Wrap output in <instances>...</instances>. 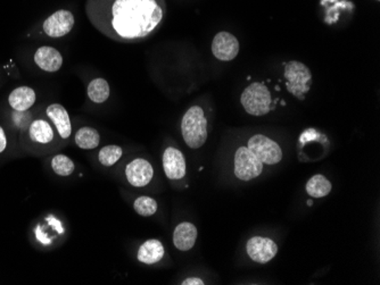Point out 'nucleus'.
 <instances>
[{"label":"nucleus","instance_id":"nucleus-1","mask_svg":"<svg viewBox=\"0 0 380 285\" xmlns=\"http://www.w3.org/2000/svg\"><path fill=\"white\" fill-rule=\"evenodd\" d=\"M84 10L97 31L118 42H139L159 31L166 0H86Z\"/></svg>","mask_w":380,"mask_h":285},{"label":"nucleus","instance_id":"nucleus-2","mask_svg":"<svg viewBox=\"0 0 380 285\" xmlns=\"http://www.w3.org/2000/svg\"><path fill=\"white\" fill-rule=\"evenodd\" d=\"M181 133L189 148L198 149L207 140V120L200 106L188 109L181 121Z\"/></svg>","mask_w":380,"mask_h":285},{"label":"nucleus","instance_id":"nucleus-3","mask_svg":"<svg viewBox=\"0 0 380 285\" xmlns=\"http://www.w3.org/2000/svg\"><path fill=\"white\" fill-rule=\"evenodd\" d=\"M240 103L248 114L264 116L271 108V93L264 84L254 82L244 90Z\"/></svg>","mask_w":380,"mask_h":285},{"label":"nucleus","instance_id":"nucleus-4","mask_svg":"<svg viewBox=\"0 0 380 285\" xmlns=\"http://www.w3.org/2000/svg\"><path fill=\"white\" fill-rule=\"evenodd\" d=\"M285 79L288 92L299 100L306 99V95L309 92L312 84V74L309 67L303 63L292 60L285 67Z\"/></svg>","mask_w":380,"mask_h":285},{"label":"nucleus","instance_id":"nucleus-5","mask_svg":"<svg viewBox=\"0 0 380 285\" xmlns=\"http://www.w3.org/2000/svg\"><path fill=\"white\" fill-rule=\"evenodd\" d=\"M263 165L248 147H240L235 155V175L242 181L253 180L260 177Z\"/></svg>","mask_w":380,"mask_h":285},{"label":"nucleus","instance_id":"nucleus-6","mask_svg":"<svg viewBox=\"0 0 380 285\" xmlns=\"http://www.w3.org/2000/svg\"><path fill=\"white\" fill-rule=\"evenodd\" d=\"M247 147L263 164L276 165L283 159V150L279 145L262 134H256L251 138Z\"/></svg>","mask_w":380,"mask_h":285},{"label":"nucleus","instance_id":"nucleus-7","mask_svg":"<svg viewBox=\"0 0 380 285\" xmlns=\"http://www.w3.org/2000/svg\"><path fill=\"white\" fill-rule=\"evenodd\" d=\"M73 13L68 10H60L46 19L42 25L44 32L50 38H62L69 35L74 26Z\"/></svg>","mask_w":380,"mask_h":285},{"label":"nucleus","instance_id":"nucleus-8","mask_svg":"<svg viewBox=\"0 0 380 285\" xmlns=\"http://www.w3.org/2000/svg\"><path fill=\"white\" fill-rule=\"evenodd\" d=\"M246 251L252 261L258 263H267L276 257L278 245L269 238L254 236L247 242Z\"/></svg>","mask_w":380,"mask_h":285},{"label":"nucleus","instance_id":"nucleus-9","mask_svg":"<svg viewBox=\"0 0 380 285\" xmlns=\"http://www.w3.org/2000/svg\"><path fill=\"white\" fill-rule=\"evenodd\" d=\"M212 53L219 60L230 62L239 53L237 38L227 31L219 32L212 41Z\"/></svg>","mask_w":380,"mask_h":285},{"label":"nucleus","instance_id":"nucleus-10","mask_svg":"<svg viewBox=\"0 0 380 285\" xmlns=\"http://www.w3.org/2000/svg\"><path fill=\"white\" fill-rule=\"evenodd\" d=\"M125 175L131 186L143 188L152 181L154 175L153 166L143 158H136L127 165Z\"/></svg>","mask_w":380,"mask_h":285},{"label":"nucleus","instance_id":"nucleus-11","mask_svg":"<svg viewBox=\"0 0 380 285\" xmlns=\"http://www.w3.org/2000/svg\"><path fill=\"white\" fill-rule=\"evenodd\" d=\"M163 168L170 180H181L186 175V161L179 149L168 147L163 154Z\"/></svg>","mask_w":380,"mask_h":285},{"label":"nucleus","instance_id":"nucleus-12","mask_svg":"<svg viewBox=\"0 0 380 285\" xmlns=\"http://www.w3.org/2000/svg\"><path fill=\"white\" fill-rule=\"evenodd\" d=\"M35 62L42 71L55 73L63 65L62 54L54 47H40L35 54Z\"/></svg>","mask_w":380,"mask_h":285},{"label":"nucleus","instance_id":"nucleus-13","mask_svg":"<svg viewBox=\"0 0 380 285\" xmlns=\"http://www.w3.org/2000/svg\"><path fill=\"white\" fill-rule=\"evenodd\" d=\"M48 117L52 120L55 127H56L61 138L68 139L72 133L71 120H70L69 113L66 111L64 106L61 104H52L46 109Z\"/></svg>","mask_w":380,"mask_h":285},{"label":"nucleus","instance_id":"nucleus-14","mask_svg":"<svg viewBox=\"0 0 380 285\" xmlns=\"http://www.w3.org/2000/svg\"><path fill=\"white\" fill-rule=\"evenodd\" d=\"M197 239V229L193 223L184 222L175 227L173 232L175 247L181 251H188L193 248Z\"/></svg>","mask_w":380,"mask_h":285},{"label":"nucleus","instance_id":"nucleus-15","mask_svg":"<svg viewBox=\"0 0 380 285\" xmlns=\"http://www.w3.org/2000/svg\"><path fill=\"white\" fill-rule=\"evenodd\" d=\"M37 95L30 87H19L10 92L8 103L16 112H25L35 105Z\"/></svg>","mask_w":380,"mask_h":285},{"label":"nucleus","instance_id":"nucleus-16","mask_svg":"<svg viewBox=\"0 0 380 285\" xmlns=\"http://www.w3.org/2000/svg\"><path fill=\"white\" fill-rule=\"evenodd\" d=\"M164 252L162 242L155 239L148 240L138 250V261L146 265H153L162 261Z\"/></svg>","mask_w":380,"mask_h":285},{"label":"nucleus","instance_id":"nucleus-17","mask_svg":"<svg viewBox=\"0 0 380 285\" xmlns=\"http://www.w3.org/2000/svg\"><path fill=\"white\" fill-rule=\"evenodd\" d=\"M29 134L33 142L49 143L54 139V131L48 122L44 120H35L30 125Z\"/></svg>","mask_w":380,"mask_h":285},{"label":"nucleus","instance_id":"nucleus-18","mask_svg":"<svg viewBox=\"0 0 380 285\" xmlns=\"http://www.w3.org/2000/svg\"><path fill=\"white\" fill-rule=\"evenodd\" d=\"M88 97L95 104H103L109 98V84L105 79L98 78L88 84Z\"/></svg>","mask_w":380,"mask_h":285},{"label":"nucleus","instance_id":"nucleus-19","mask_svg":"<svg viewBox=\"0 0 380 285\" xmlns=\"http://www.w3.org/2000/svg\"><path fill=\"white\" fill-rule=\"evenodd\" d=\"M331 188L333 186H331V181L321 174L312 177L306 183V193L313 198H324L331 193Z\"/></svg>","mask_w":380,"mask_h":285},{"label":"nucleus","instance_id":"nucleus-20","mask_svg":"<svg viewBox=\"0 0 380 285\" xmlns=\"http://www.w3.org/2000/svg\"><path fill=\"white\" fill-rule=\"evenodd\" d=\"M100 136L94 127H84L75 133V143L79 148L95 149L100 146Z\"/></svg>","mask_w":380,"mask_h":285},{"label":"nucleus","instance_id":"nucleus-21","mask_svg":"<svg viewBox=\"0 0 380 285\" xmlns=\"http://www.w3.org/2000/svg\"><path fill=\"white\" fill-rule=\"evenodd\" d=\"M54 172L60 177H69L74 172V163L65 155H56L52 161Z\"/></svg>","mask_w":380,"mask_h":285},{"label":"nucleus","instance_id":"nucleus-22","mask_svg":"<svg viewBox=\"0 0 380 285\" xmlns=\"http://www.w3.org/2000/svg\"><path fill=\"white\" fill-rule=\"evenodd\" d=\"M134 207V211H137V214L143 217H150L155 214L157 211V202L150 197L141 195L139 198L136 199Z\"/></svg>","mask_w":380,"mask_h":285},{"label":"nucleus","instance_id":"nucleus-23","mask_svg":"<svg viewBox=\"0 0 380 285\" xmlns=\"http://www.w3.org/2000/svg\"><path fill=\"white\" fill-rule=\"evenodd\" d=\"M122 157V148L119 146H106L100 149V164L104 166H113L119 161Z\"/></svg>","mask_w":380,"mask_h":285},{"label":"nucleus","instance_id":"nucleus-24","mask_svg":"<svg viewBox=\"0 0 380 285\" xmlns=\"http://www.w3.org/2000/svg\"><path fill=\"white\" fill-rule=\"evenodd\" d=\"M35 236H37V239L39 240L41 243H44V245L50 243V239H47L46 234L41 231L40 227H38L37 229H35Z\"/></svg>","mask_w":380,"mask_h":285},{"label":"nucleus","instance_id":"nucleus-25","mask_svg":"<svg viewBox=\"0 0 380 285\" xmlns=\"http://www.w3.org/2000/svg\"><path fill=\"white\" fill-rule=\"evenodd\" d=\"M182 285H204L205 283L203 282V279H198V277H189L186 279L181 283Z\"/></svg>","mask_w":380,"mask_h":285},{"label":"nucleus","instance_id":"nucleus-26","mask_svg":"<svg viewBox=\"0 0 380 285\" xmlns=\"http://www.w3.org/2000/svg\"><path fill=\"white\" fill-rule=\"evenodd\" d=\"M7 147L6 134L3 132V127H0V152H3Z\"/></svg>","mask_w":380,"mask_h":285},{"label":"nucleus","instance_id":"nucleus-27","mask_svg":"<svg viewBox=\"0 0 380 285\" xmlns=\"http://www.w3.org/2000/svg\"><path fill=\"white\" fill-rule=\"evenodd\" d=\"M48 223L52 225V227H55L57 229V232L63 233L62 224L56 220V218H53V217H48Z\"/></svg>","mask_w":380,"mask_h":285}]
</instances>
